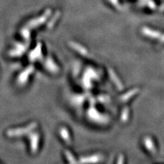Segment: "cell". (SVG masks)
<instances>
[{
	"instance_id": "cell-2",
	"label": "cell",
	"mask_w": 164,
	"mask_h": 164,
	"mask_svg": "<svg viewBox=\"0 0 164 164\" xmlns=\"http://www.w3.org/2000/svg\"><path fill=\"white\" fill-rule=\"evenodd\" d=\"M144 144H145V148H146L151 154H154L155 152H156V149H155L154 144L153 141L151 140V138H145Z\"/></svg>"
},
{
	"instance_id": "cell-7",
	"label": "cell",
	"mask_w": 164,
	"mask_h": 164,
	"mask_svg": "<svg viewBox=\"0 0 164 164\" xmlns=\"http://www.w3.org/2000/svg\"><path fill=\"white\" fill-rule=\"evenodd\" d=\"M148 5L151 9H155L156 8V4H155V2H154L153 0H148Z\"/></svg>"
},
{
	"instance_id": "cell-5",
	"label": "cell",
	"mask_w": 164,
	"mask_h": 164,
	"mask_svg": "<svg viewBox=\"0 0 164 164\" xmlns=\"http://www.w3.org/2000/svg\"><path fill=\"white\" fill-rule=\"evenodd\" d=\"M128 109L125 108V109L123 110L122 113V116H121V119L124 122H125L127 121V119H128Z\"/></svg>"
},
{
	"instance_id": "cell-8",
	"label": "cell",
	"mask_w": 164,
	"mask_h": 164,
	"mask_svg": "<svg viewBox=\"0 0 164 164\" xmlns=\"http://www.w3.org/2000/svg\"><path fill=\"white\" fill-rule=\"evenodd\" d=\"M160 11H164V4H163V5H161L160 7Z\"/></svg>"
},
{
	"instance_id": "cell-1",
	"label": "cell",
	"mask_w": 164,
	"mask_h": 164,
	"mask_svg": "<svg viewBox=\"0 0 164 164\" xmlns=\"http://www.w3.org/2000/svg\"><path fill=\"white\" fill-rule=\"evenodd\" d=\"M142 33L145 34V36H148L151 38H158L160 36V34L159 32L154 30H151L148 28H144L142 29Z\"/></svg>"
},
{
	"instance_id": "cell-4",
	"label": "cell",
	"mask_w": 164,
	"mask_h": 164,
	"mask_svg": "<svg viewBox=\"0 0 164 164\" xmlns=\"http://www.w3.org/2000/svg\"><path fill=\"white\" fill-rule=\"evenodd\" d=\"M138 89H135V90H132V91H130L128 93H126V94H125L123 95V96L122 97V101H127L128 100L130 99L131 97H132V96H134L135 94H136V93L138 92Z\"/></svg>"
},
{
	"instance_id": "cell-3",
	"label": "cell",
	"mask_w": 164,
	"mask_h": 164,
	"mask_svg": "<svg viewBox=\"0 0 164 164\" xmlns=\"http://www.w3.org/2000/svg\"><path fill=\"white\" fill-rule=\"evenodd\" d=\"M109 76H110V78H112V81H113L114 83L115 84L117 88L119 90L122 89V88H123L122 84L121 83V81H119V78H118V77H117L116 75H115V74L114 73L113 71H112V70H109Z\"/></svg>"
},
{
	"instance_id": "cell-6",
	"label": "cell",
	"mask_w": 164,
	"mask_h": 164,
	"mask_svg": "<svg viewBox=\"0 0 164 164\" xmlns=\"http://www.w3.org/2000/svg\"><path fill=\"white\" fill-rule=\"evenodd\" d=\"M112 5H113L115 8H116L117 9H120L121 5L119 2V0H108Z\"/></svg>"
},
{
	"instance_id": "cell-9",
	"label": "cell",
	"mask_w": 164,
	"mask_h": 164,
	"mask_svg": "<svg viewBox=\"0 0 164 164\" xmlns=\"http://www.w3.org/2000/svg\"><path fill=\"white\" fill-rule=\"evenodd\" d=\"M160 40H161V42H162V43H164V36H163L162 37H161Z\"/></svg>"
}]
</instances>
